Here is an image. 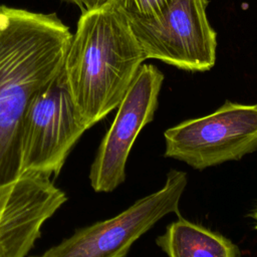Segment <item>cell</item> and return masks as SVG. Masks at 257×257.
Here are the masks:
<instances>
[{
    "label": "cell",
    "instance_id": "52a82bcc",
    "mask_svg": "<svg viewBox=\"0 0 257 257\" xmlns=\"http://www.w3.org/2000/svg\"><path fill=\"white\" fill-rule=\"evenodd\" d=\"M163 81L164 74L155 65L143 63L139 68L91 164L89 181L95 192H111L124 181L130 152L154 118Z\"/></svg>",
    "mask_w": 257,
    "mask_h": 257
},
{
    "label": "cell",
    "instance_id": "7a4b0ae2",
    "mask_svg": "<svg viewBox=\"0 0 257 257\" xmlns=\"http://www.w3.org/2000/svg\"><path fill=\"white\" fill-rule=\"evenodd\" d=\"M145 60L121 12L107 3L81 14L63 70L88 128L118 106Z\"/></svg>",
    "mask_w": 257,
    "mask_h": 257
},
{
    "label": "cell",
    "instance_id": "ba28073f",
    "mask_svg": "<svg viewBox=\"0 0 257 257\" xmlns=\"http://www.w3.org/2000/svg\"><path fill=\"white\" fill-rule=\"evenodd\" d=\"M49 177L27 174L0 187V257H25L66 202Z\"/></svg>",
    "mask_w": 257,
    "mask_h": 257
},
{
    "label": "cell",
    "instance_id": "8992f818",
    "mask_svg": "<svg viewBox=\"0 0 257 257\" xmlns=\"http://www.w3.org/2000/svg\"><path fill=\"white\" fill-rule=\"evenodd\" d=\"M208 0H174L160 15L126 17L146 59L207 71L216 62V32L207 18Z\"/></svg>",
    "mask_w": 257,
    "mask_h": 257
},
{
    "label": "cell",
    "instance_id": "30bf717a",
    "mask_svg": "<svg viewBox=\"0 0 257 257\" xmlns=\"http://www.w3.org/2000/svg\"><path fill=\"white\" fill-rule=\"evenodd\" d=\"M174 0H108V4L126 17L150 18L163 13Z\"/></svg>",
    "mask_w": 257,
    "mask_h": 257
},
{
    "label": "cell",
    "instance_id": "5b68a950",
    "mask_svg": "<svg viewBox=\"0 0 257 257\" xmlns=\"http://www.w3.org/2000/svg\"><path fill=\"white\" fill-rule=\"evenodd\" d=\"M165 156L203 170L257 150V104L226 101L214 112L164 133Z\"/></svg>",
    "mask_w": 257,
    "mask_h": 257
},
{
    "label": "cell",
    "instance_id": "7c38bea8",
    "mask_svg": "<svg viewBox=\"0 0 257 257\" xmlns=\"http://www.w3.org/2000/svg\"><path fill=\"white\" fill-rule=\"evenodd\" d=\"M253 218H254V220H255V228L257 229V208L255 209V211H254V213H253Z\"/></svg>",
    "mask_w": 257,
    "mask_h": 257
},
{
    "label": "cell",
    "instance_id": "3957f363",
    "mask_svg": "<svg viewBox=\"0 0 257 257\" xmlns=\"http://www.w3.org/2000/svg\"><path fill=\"white\" fill-rule=\"evenodd\" d=\"M88 130L70 93L63 67L30 100L20 135L19 177L57 176L70 151Z\"/></svg>",
    "mask_w": 257,
    "mask_h": 257
},
{
    "label": "cell",
    "instance_id": "6da1fadb",
    "mask_svg": "<svg viewBox=\"0 0 257 257\" xmlns=\"http://www.w3.org/2000/svg\"><path fill=\"white\" fill-rule=\"evenodd\" d=\"M71 36L54 13L0 6V187L19 178L26 108L63 67Z\"/></svg>",
    "mask_w": 257,
    "mask_h": 257
},
{
    "label": "cell",
    "instance_id": "9c48e42d",
    "mask_svg": "<svg viewBox=\"0 0 257 257\" xmlns=\"http://www.w3.org/2000/svg\"><path fill=\"white\" fill-rule=\"evenodd\" d=\"M156 242L168 257L239 256V248L231 240L183 218L171 223Z\"/></svg>",
    "mask_w": 257,
    "mask_h": 257
},
{
    "label": "cell",
    "instance_id": "8fae6325",
    "mask_svg": "<svg viewBox=\"0 0 257 257\" xmlns=\"http://www.w3.org/2000/svg\"><path fill=\"white\" fill-rule=\"evenodd\" d=\"M63 1L75 4L77 7L80 8L82 13L98 9L104 6L105 4H107L108 2V0H63Z\"/></svg>",
    "mask_w": 257,
    "mask_h": 257
},
{
    "label": "cell",
    "instance_id": "277c9868",
    "mask_svg": "<svg viewBox=\"0 0 257 257\" xmlns=\"http://www.w3.org/2000/svg\"><path fill=\"white\" fill-rule=\"evenodd\" d=\"M187 184L185 172L171 170L160 190L116 216L80 228L42 254L31 257H125L133 244L163 217L179 212Z\"/></svg>",
    "mask_w": 257,
    "mask_h": 257
}]
</instances>
